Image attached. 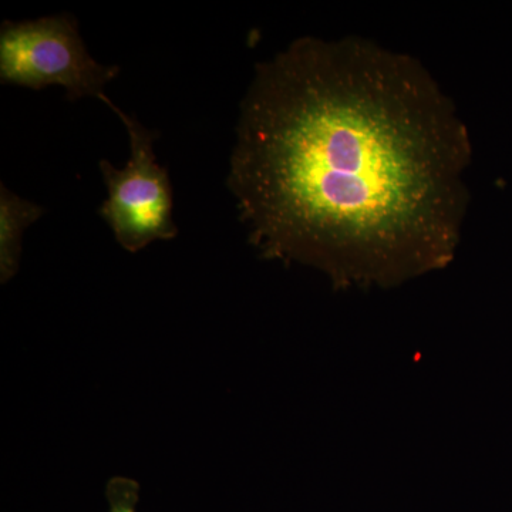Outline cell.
Masks as SVG:
<instances>
[{
	"instance_id": "1",
	"label": "cell",
	"mask_w": 512,
	"mask_h": 512,
	"mask_svg": "<svg viewBox=\"0 0 512 512\" xmlns=\"http://www.w3.org/2000/svg\"><path fill=\"white\" fill-rule=\"evenodd\" d=\"M468 163L466 126L417 60L302 37L256 66L228 188L266 259L393 286L453 259Z\"/></svg>"
},
{
	"instance_id": "2",
	"label": "cell",
	"mask_w": 512,
	"mask_h": 512,
	"mask_svg": "<svg viewBox=\"0 0 512 512\" xmlns=\"http://www.w3.org/2000/svg\"><path fill=\"white\" fill-rule=\"evenodd\" d=\"M120 74L90 56L73 16H46L3 22L0 28V82L43 90L63 87L66 97L100 99L104 87Z\"/></svg>"
},
{
	"instance_id": "3",
	"label": "cell",
	"mask_w": 512,
	"mask_h": 512,
	"mask_svg": "<svg viewBox=\"0 0 512 512\" xmlns=\"http://www.w3.org/2000/svg\"><path fill=\"white\" fill-rule=\"evenodd\" d=\"M127 128L130 160L117 170L109 161H100V171L109 197L99 214L113 231L120 247L138 252L151 242L178 235L173 221V188L167 168L157 163L154 141L158 134L120 110L106 96L100 97Z\"/></svg>"
},
{
	"instance_id": "4",
	"label": "cell",
	"mask_w": 512,
	"mask_h": 512,
	"mask_svg": "<svg viewBox=\"0 0 512 512\" xmlns=\"http://www.w3.org/2000/svg\"><path fill=\"white\" fill-rule=\"evenodd\" d=\"M45 208L23 200L2 184L0 187V279L9 282L19 271L22 237L25 229L35 224Z\"/></svg>"
},
{
	"instance_id": "5",
	"label": "cell",
	"mask_w": 512,
	"mask_h": 512,
	"mask_svg": "<svg viewBox=\"0 0 512 512\" xmlns=\"http://www.w3.org/2000/svg\"><path fill=\"white\" fill-rule=\"evenodd\" d=\"M106 497L109 512H137L140 484L133 478L113 477L107 484Z\"/></svg>"
}]
</instances>
